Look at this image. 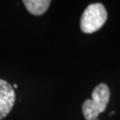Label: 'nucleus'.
Listing matches in <instances>:
<instances>
[{
  "label": "nucleus",
  "mask_w": 120,
  "mask_h": 120,
  "mask_svg": "<svg viewBox=\"0 0 120 120\" xmlns=\"http://www.w3.org/2000/svg\"><path fill=\"white\" fill-rule=\"evenodd\" d=\"M16 99L13 86L8 82L0 79V120L11 112Z\"/></svg>",
  "instance_id": "nucleus-3"
},
{
  "label": "nucleus",
  "mask_w": 120,
  "mask_h": 120,
  "mask_svg": "<svg viewBox=\"0 0 120 120\" xmlns=\"http://www.w3.org/2000/svg\"><path fill=\"white\" fill-rule=\"evenodd\" d=\"M23 4L27 10L34 15H41L46 12L51 1L49 0H24Z\"/></svg>",
  "instance_id": "nucleus-4"
},
{
  "label": "nucleus",
  "mask_w": 120,
  "mask_h": 120,
  "mask_svg": "<svg viewBox=\"0 0 120 120\" xmlns=\"http://www.w3.org/2000/svg\"><path fill=\"white\" fill-rule=\"evenodd\" d=\"M107 18V11L102 4H91L82 13L80 19V29L84 33L87 34L96 32L104 25Z\"/></svg>",
  "instance_id": "nucleus-2"
},
{
  "label": "nucleus",
  "mask_w": 120,
  "mask_h": 120,
  "mask_svg": "<svg viewBox=\"0 0 120 120\" xmlns=\"http://www.w3.org/2000/svg\"><path fill=\"white\" fill-rule=\"evenodd\" d=\"M95 120H100V119H98V118H97V119H95Z\"/></svg>",
  "instance_id": "nucleus-6"
},
{
  "label": "nucleus",
  "mask_w": 120,
  "mask_h": 120,
  "mask_svg": "<svg viewBox=\"0 0 120 120\" xmlns=\"http://www.w3.org/2000/svg\"><path fill=\"white\" fill-rule=\"evenodd\" d=\"M110 98L109 88L106 84H100L92 93V99L83 103L82 111L86 120H95L105 111Z\"/></svg>",
  "instance_id": "nucleus-1"
},
{
  "label": "nucleus",
  "mask_w": 120,
  "mask_h": 120,
  "mask_svg": "<svg viewBox=\"0 0 120 120\" xmlns=\"http://www.w3.org/2000/svg\"><path fill=\"white\" fill-rule=\"evenodd\" d=\"M17 87H18V86L16 85V84H14V85L13 86V89H14V88H17Z\"/></svg>",
  "instance_id": "nucleus-5"
}]
</instances>
